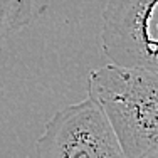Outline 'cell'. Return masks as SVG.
Instances as JSON below:
<instances>
[{
  "instance_id": "cell-1",
  "label": "cell",
  "mask_w": 158,
  "mask_h": 158,
  "mask_svg": "<svg viewBox=\"0 0 158 158\" xmlns=\"http://www.w3.org/2000/svg\"><path fill=\"white\" fill-rule=\"evenodd\" d=\"M88 98L106 118L123 158H158V74L106 64L89 73Z\"/></svg>"
},
{
  "instance_id": "cell-2",
  "label": "cell",
  "mask_w": 158,
  "mask_h": 158,
  "mask_svg": "<svg viewBox=\"0 0 158 158\" xmlns=\"http://www.w3.org/2000/svg\"><path fill=\"white\" fill-rule=\"evenodd\" d=\"M158 0H110L101 47L111 66L158 74Z\"/></svg>"
},
{
  "instance_id": "cell-3",
  "label": "cell",
  "mask_w": 158,
  "mask_h": 158,
  "mask_svg": "<svg viewBox=\"0 0 158 158\" xmlns=\"http://www.w3.org/2000/svg\"><path fill=\"white\" fill-rule=\"evenodd\" d=\"M34 158H123L106 118L89 98L51 116L34 146Z\"/></svg>"
},
{
  "instance_id": "cell-4",
  "label": "cell",
  "mask_w": 158,
  "mask_h": 158,
  "mask_svg": "<svg viewBox=\"0 0 158 158\" xmlns=\"http://www.w3.org/2000/svg\"><path fill=\"white\" fill-rule=\"evenodd\" d=\"M32 15L34 0H0V44L31 24Z\"/></svg>"
}]
</instances>
